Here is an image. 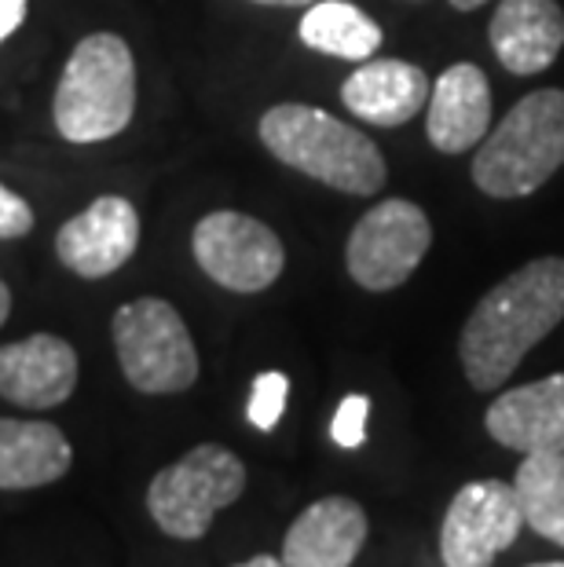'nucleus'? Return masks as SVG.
<instances>
[{"mask_svg":"<svg viewBox=\"0 0 564 567\" xmlns=\"http://www.w3.org/2000/svg\"><path fill=\"white\" fill-rule=\"evenodd\" d=\"M564 319V260H527L491 286L462 326V370L476 392H491L524 363V355Z\"/></svg>","mask_w":564,"mask_h":567,"instance_id":"1","label":"nucleus"},{"mask_svg":"<svg viewBox=\"0 0 564 567\" xmlns=\"http://www.w3.org/2000/svg\"><path fill=\"white\" fill-rule=\"evenodd\" d=\"M260 140L283 165L341 195L370 198L386 184V158L363 132L305 103H279L260 117Z\"/></svg>","mask_w":564,"mask_h":567,"instance_id":"2","label":"nucleus"},{"mask_svg":"<svg viewBox=\"0 0 564 567\" xmlns=\"http://www.w3.org/2000/svg\"><path fill=\"white\" fill-rule=\"evenodd\" d=\"M564 165V92L539 89L488 132L473 158V184L488 198L535 195Z\"/></svg>","mask_w":564,"mask_h":567,"instance_id":"3","label":"nucleus"},{"mask_svg":"<svg viewBox=\"0 0 564 567\" xmlns=\"http://www.w3.org/2000/svg\"><path fill=\"white\" fill-rule=\"evenodd\" d=\"M55 128L70 143H103L136 111V59L117 33H89L66 59L55 89Z\"/></svg>","mask_w":564,"mask_h":567,"instance_id":"4","label":"nucleus"},{"mask_svg":"<svg viewBox=\"0 0 564 567\" xmlns=\"http://www.w3.org/2000/svg\"><path fill=\"white\" fill-rule=\"evenodd\" d=\"M114 348L129 384L147 395L187 392L198 381V352L180 311L162 297H140L117 308Z\"/></svg>","mask_w":564,"mask_h":567,"instance_id":"5","label":"nucleus"},{"mask_svg":"<svg viewBox=\"0 0 564 567\" xmlns=\"http://www.w3.org/2000/svg\"><path fill=\"white\" fill-rule=\"evenodd\" d=\"M246 491V465L217 443H202L180 462L165 465L147 487V509L165 535L202 538L213 516L235 505Z\"/></svg>","mask_w":564,"mask_h":567,"instance_id":"6","label":"nucleus"},{"mask_svg":"<svg viewBox=\"0 0 564 567\" xmlns=\"http://www.w3.org/2000/svg\"><path fill=\"white\" fill-rule=\"evenodd\" d=\"M429 246H433V224L425 209H418L411 198H389L359 216L348 235L345 264L352 282L370 293H386L411 279Z\"/></svg>","mask_w":564,"mask_h":567,"instance_id":"7","label":"nucleus"},{"mask_svg":"<svg viewBox=\"0 0 564 567\" xmlns=\"http://www.w3.org/2000/svg\"><path fill=\"white\" fill-rule=\"evenodd\" d=\"M191 249H195L198 268L217 286L235 289V293H260L286 268L279 235L268 224L235 209L202 216L195 235H191Z\"/></svg>","mask_w":564,"mask_h":567,"instance_id":"8","label":"nucleus"},{"mask_svg":"<svg viewBox=\"0 0 564 567\" xmlns=\"http://www.w3.org/2000/svg\"><path fill=\"white\" fill-rule=\"evenodd\" d=\"M524 513L513 484L502 480H473L448 505L440 527L443 567H491L499 553L517 542Z\"/></svg>","mask_w":564,"mask_h":567,"instance_id":"9","label":"nucleus"},{"mask_svg":"<svg viewBox=\"0 0 564 567\" xmlns=\"http://www.w3.org/2000/svg\"><path fill=\"white\" fill-rule=\"evenodd\" d=\"M140 246V213L136 205L103 195L95 198L89 209L59 227L55 252L70 271L81 279H106L117 268H125L132 252Z\"/></svg>","mask_w":564,"mask_h":567,"instance_id":"10","label":"nucleus"},{"mask_svg":"<svg viewBox=\"0 0 564 567\" xmlns=\"http://www.w3.org/2000/svg\"><path fill=\"white\" fill-rule=\"evenodd\" d=\"M488 436L521 454H564V373L502 392L484 414Z\"/></svg>","mask_w":564,"mask_h":567,"instance_id":"11","label":"nucleus"},{"mask_svg":"<svg viewBox=\"0 0 564 567\" xmlns=\"http://www.w3.org/2000/svg\"><path fill=\"white\" fill-rule=\"evenodd\" d=\"M78 384V352L55 333H33L0 348V395L16 406L48 410L70 400Z\"/></svg>","mask_w":564,"mask_h":567,"instance_id":"12","label":"nucleus"},{"mask_svg":"<svg viewBox=\"0 0 564 567\" xmlns=\"http://www.w3.org/2000/svg\"><path fill=\"white\" fill-rule=\"evenodd\" d=\"M367 542V513L363 505L330 494V498L311 502L297 516L283 538V564L286 567H352Z\"/></svg>","mask_w":564,"mask_h":567,"instance_id":"13","label":"nucleus"},{"mask_svg":"<svg viewBox=\"0 0 564 567\" xmlns=\"http://www.w3.org/2000/svg\"><path fill=\"white\" fill-rule=\"evenodd\" d=\"M488 38L510 74H543L564 48V11L557 0H499Z\"/></svg>","mask_w":564,"mask_h":567,"instance_id":"14","label":"nucleus"},{"mask_svg":"<svg viewBox=\"0 0 564 567\" xmlns=\"http://www.w3.org/2000/svg\"><path fill=\"white\" fill-rule=\"evenodd\" d=\"M491 128V84L476 63H454L437 78L429 92L425 132L443 154L476 147Z\"/></svg>","mask_w":564,"mask_h":567,"instance_id":"15","label":"nucleus"},{"mask_svg":"<svg viewBox=\"0 0 564 567\" xmlns=\"http://www.w3.org/2000/svg\"><path fill=\"white\" fill-rule=\"evenodd\" d=\"M429 92H433V81L425 78V70L403 59H367L341 84L348 111L381 128L411 122L422 106H429Z\"/></svg>","mask_w":564,"mask_h":567,"instance_id":"16","label":"nucleus"},{"mask_svg":"<svg viewBox=\"0 0 564 567\" xmlns=\"http://www.w3.org/2000/svg\"><path fill=\"white\" fill-rule=\"evenodd\" d=\"M70 440L48 421L0 417V491H30L70 473Z\"/></svg>","mask_w":564,"mask_h":567,"instance_id":"17","label":"nucleus"},{"mask_svg":"<svg viewBox=\"0 0 564 567\" xmlns=\"http://www.w3.org/2000/svg\"><path fill=\"white\" fill-rule=\"evenodd\" d=\"M301 41L311 52L367 63V55H375L381 48V27L356 4H345V0H319V4H311L305 11Z\"/></svg>","mask_w":564,"mask_h":567,"instance_id":"18","label":"nucleus"},{"mask_svg":"<svg viewBox=\"0 0 564 567\" xmlns=\"http://www.w3.org/2000/svg\"><path fill=\"white\" fill-rule=\"evenodd\" d=\"M513 491L524 527L564 549V454H524Z\"/></svg>","mask_w":564,"mask_h":567,"instance_id":"19","label":"nucleus"},{"mask_svg":"<svg viewBox=\"0 0 564 567\" xmlns=\"http://www.w3.org/2000/svg\"><path fill=\"white\" fill-rule=\"evenodd\" d=\"M286 395H290V378H286V373H279V370L257 373L254 392H249V406H246L249 425L260 432H271L283 421Z\"/></svg>","mask_w":564,"mask_h":567,"instance_id":"20","label":"nucleus"},{"mask_svg":"<svg viewBox=\"0 0 564 567\" xmlns=\"http://www.w3.org/2000/svg\"><path fill=\"white\" fill-rule=\"evenodd\" d=\"M367 414H370V400L367 395H345L338 414H334V425H330V436L338 446H363L367 440Z\"/></svg>","mask_w":564,"mask_h":567,"instance_id":"21","label":"nucleus"},{"mask_svg":"<svg viewBox=\"0 0 564 567\" xmlns=\"http://www.w3.org/2000/svg\"><path fill=\"white\" fill-rule=\"evenodd\" d=\"M33 227V209L27 198L0 184V238H19Z\"/></svg>","mask_w":564,"mask_h":567,"instance_id":"22","label":"nucleus"},{"mask_svg":"<svg viewBox=\"0 0 564 567\" xmlns=\"http://www.w3.org/2000/svg\"><path fill=\"white\" fill-rule=\"evenodd\" d=\"M27 19V0H0V44L22 27Z\"/></svg>","mask_w":564,"mask_h":567,"instance_id":"23","label":"nucleus"},{"mask_svg":"<svg viewBox=\"0 0 564 567\" xmlns=\"http://www.w3.org/2000/svg\"><path fill=\"white\" fill-rule=\"evenodd\" d=\"M254 4H271V8H301V4H319V0H254Z\"/></svg>","mask_w":564,"mask_h":567,"instance_id":"24","label":"nucleus"},{"mask_svg":"<svg viewBox=\"0 0 564 567\" xmlns=\"http://www.w3.org/2000/svg\"><path fill=\"white\" fill-rule=\"evenodd\" d=\"M8 311H11V293H8L4 279H0V326L8 322Z\"/></svg>","mask_w":564,"mask_h":567,"instance_id":"25","label":"nucleus"},{"mask_svg":"<svg viewBox=\"0 0 564 567\" xmlns=\"http://www.w3.org/2000/svg\"><path fill=\"white\" fill-rule=\"evenodd\" d=\"M238 567H286V564H283V557L279 560H275V557H254V560H246Z\"/></svg>","mask_w":564,"mask_h":567,"instance_id":"26","label":"nucleus"},{"mask_svg":"<svg viewBox=\"0 0 564 567\" xmlns=\"http://www.w3.org/2000/svg\"><path fill=\"white\" fill-rule=\"evenodd\" d=\"M451 4L459 8V11H476V8H484L488 0H451Z\"/></svg>","mask_w":564,"mask_h":567,"instance_id":"27","label":"nucleus"},{"mask_svg":"<svg viewBox=\"0 0 564 567\" xmlns=\"http://www.w3.org/2000/svg\"><path fill=\"white\" fill-rule=\"evenodd\" d=\"M535 567H564V564H535Z\"/></svg>","mask_w":564,"mask_h":567,"instance_id":"28","label":"nucleus"}]
</instances>
